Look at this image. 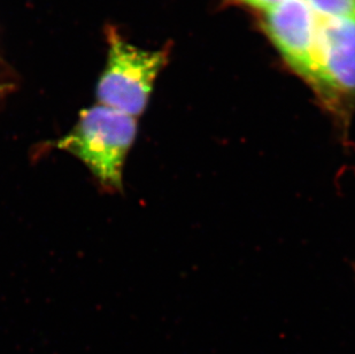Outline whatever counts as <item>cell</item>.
<instances>
[{
	"label": "cell",
	"mask_w": 355,
	"mask_h": 354,
	"mask_svg": "<svg viewBox=\"0 0 355 354\" xmlns=\"http://www.w3.org/2000/svg\"><path fill=\"white\" fill-rule=\"evenodd\" d=\"M286 1L288 0H228V3L250 7V8L260 10V12L272 10L274 7L286 3Z\"/></svg>",
	"instance_id": "cell-6"
},
{
	"label": "cell",
	"mask_w": 355,
	"mask_h": 354,
	"mask_svg": "<svg viewBox=\"0 0 355 354\" xmlns=\"http://www.w3.org/2000/svg\"><path fill=\"white\" fill-rule=\"evenodd\" d=\"M313 12L329 19H355V0H306Z\"/></svg>",
	"instance_id": "cell-5"
},
{
	"label": "cell",
	"mask_w": 355,
	"mask_h": 354,
	"mask_svg": "<svg viewBox=\"0 0 355 354\" xmlns=\"http://www.w3.org/2000/svg\"><path fill=\"white\" fill-rule=\"evenodd\" d=\"M107 35V66L98 83V101L138 117L148 106L155 78L167 62V51L141 50L122 40L115 31Z\"/></svg>",
	"instance_id": "cell-3"
},
{
	"label": "cell",
	"mask_w": 355,
	"mask_h": 354,
	"mask_svg": "<svg viewBox=\"0 0 355 354\" xmlns=\"http://www.w3.org/2000/svg\"><path fill=\"white\" fill-rule=\"evenodd\" d=\"M314 64L313 91L345 126L355 103V19L318 17Z\"/></svg>",
	"instance_id": "cell-2"
},
{
	"label": "cell",
	"mask_w": 355,
	"mask_h": 354,
	"mask_svg": "<svg viewBox=\"0 0 355 354\" xmlns=\"http://www.w3.org/2000/svg\"><path fill=\"white\" fill-rule=\"evenodd\" d=\"M136 135V117L98 104L80 112L74 128L57 147L80 159L101 187L120 191L124 162Z\"/></svg>",
	"instance_id": "cell-1"
},
{
	"label": "cell",
	"mask_w": 355,
	"mask_h": 354,
	"mask_svg": "<svg viewBox=\"0 0 355 354\" xmlns=\"http://www.w3.org/2000/svg\"><path fill=\"white\" fill-rule=\"evenodd\" d=\"M261 24L286 64L313 89L318 15L306 0H288L262 12Z\"/></svg>",
	"instance_id": "cell-4"
}]
</instances>
